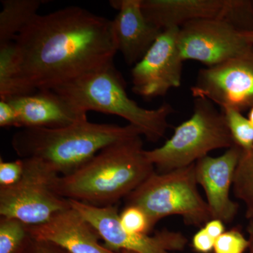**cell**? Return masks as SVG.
<instances>
[{
  "label": "cell",
  "mask_w": 253,
  "mask_h": 253,
  "mask_svg": "<svg viewBox=\"0 0 253 253\" xmlns=\"http://www.w3.org/2000/svg\"><path fill=\"white\" fill-rule=\"evenodd\" d=\"M141 1H110L118 11L114 19L111 20L118 51L122 53L128 65L140 61L163 31L146 18Z\"/></svg>",
  "instance_id": "obj_14"
},
{
  "label": "cell",
  "mask_w": 253,
  "mask_h": 253,
  "mask_svg": "<svg viewBox=\"0 0 253 253\" xmlns=\"http://www.w3.org/2000/svg\"><path fill=\"white\" fill-rule=\"evenodd\" d=\"M69 201L71 207L94 228L100 238L104 240V246L111 251L174 253L184 251L188 244L184 234L167 229L157 231L154 236L127 232L121 226L120 214L115 206L98 207L76 200Z\"/></svg>",
  "instance_id": "obj_9"
},
{
  "label": "cell",
  "mask_w": 253,
  "mask_h": 253,
  "mask_svg": "<svg viewBox=\"0 0 253 253\" xmlns=\"http://www.w3.org/2000/svg\"><path fill=\"white\" fill-rule=\"evenodd\" d=\"M23 253H69L57 245L47 241L31 239Z\"/></svg>",
  "instance_id": "obj_28"
},
{
  "label": "cell",
  "mask_w": 253,
  "mask_h": 253,
  "mask_svg": "<svg viewBox=\"0 0 253 253\" xmlns=\"http://www.w3.org/2000/svg\"><path fill=\"white\" fill-rule=\"evenodd\" d=\"M6 101L18 113L19 127L56 129L87 120L86 113L52 89H40Z\"/></svg>",
  "instance_id": "obj_15"
},
{
  "label": "cell",
  "mask_w": 253,
  "mask_h": 253,
  "mask_svg": "<svg viewBox=\"0 0 253 253\" xmlns=\"http://www.w3.org/2000/svg\"><path fill=\"white\" fill-rule=\"evenodd\" d=\"M27 229L32 239L52 243L69 253H119L99 244V234L72 207Z\"/></svg>",
  "instance_id": "obj_13"
},
{
  "label": "cell",
  "mask_w": 253,
  "mask_h": 253,
  "mask_svg": "<svg viewBox=\"0 0 253 253\" xmlns=\"http://www.w3.org/2000/svg\"><path fill=\"white\" fill-rule=\"evenodd\" d=\"M233 189L236 197L246 206V218L253 220V148L241 151L234 172Z\"/></svg>",
  "instance_id": "obj_19"
},
{
  "label": "cell",
  "mask_w": 253,
  "mask_h": 253,
  "mask_svg": "<svg viewBox=\"0 0 253 253\" xmlns=\"http://www.w3.org/2000/svg\"><path fill=\"white\" fill-rule=\"evenodd\" d=\"M0 13V44L13 42L36 15L42 0H2Z\"/></svg>",
  "instance_id": "obj_17"
},
{
  "label": "cell",
  "mask_w": 253,
  "mask_h": 253,
  "mask_svg": "<svg viewBox=\"0 0 253 253\" xmlns=\"http://www.w3.org/2000/svg\"><path fill=\"white\" fill-rule=\"evenodd\" d=\"M249 120L253 126V107L251 108V110H250Z\"/></svg>",
  "instance_id": "obj_32"
},
{
  "label": "cell",
  "mask_w": 253,
  "mask_h": 253,
  "mask_svg": "<svg viewBox=\"0 0 253 253\" xmlns=\"http://www.w3.org/2000/svg\"><path fill=\"white\" fill-rule=\"evenodd\" d=\"M0 126L19 127L18 113L12 104L8 101L0 100Z\"/></svg>",
  "instance_id": "obj_26"
},
{
  "label": "cell",
  "mask_w": 253,
  "mask_h": 253,
  "mask_svg": "<svg viewBox=\"0 0 253 253\" xmlns=\"http://www.w3.org/2000/svg\"><path fill=\"white\" fill-rule=\"evenodd\" d=\"M120 221L123 229L131 234H149L153 229L146 212L134 206H126L120 214Z\"/></svg>",
  "instance_id": "obj_23"
},
{
  "label": "cell",
  "mask_w": 253,
  "mask_h": 253,
  "mask_svg": "<svg viewBox=\"0 0 253 253\" xmlns=\"http://www.w3.org/2000/svg\"><path fill=\"white\" fill-rule=\"evenodd\" d=\"M141 135L128 124H98L88 120L64 127L23 128L13 136L18 156L41 163L59 176L72 174L105 148Z\"/></svg>",
  "instance_id": "obj_3"
},
{
  "label": "cell",
  "mask_w": 253,
  "mask_h": 253,
  "mask_svg": "<svg viewBox=\"0 0 253 253\" xmlns=\"http://www.w3.org/2000/svg\"><path fill=\"white\" fill-rule=\"evenodd\" d=\"M198 184L195 163L169 172H154L126 196V206L142 209L153 228L170 215L181 216L189 225L201 226L212 218Z\"/></svg>",
  "instance_id": "obj_6"
},
{
  "label": "cell",
  "mask_w": 253,
  "mask_h": 253,
  "mask_svg": "<svg viewBox=\"0 0 253 253\" xmlns=\"http://www.w3.org/2000/svg\"><path fill=\"white\" fill-rule=\"evenodd\" d=\"M247 232L249 234L250 242L249 253H253V220L249 221L247 227Z\"/></svg>",
  "instance_id": "obj_30"
},
{
  "label": "cell",
  "mask_w": 253,
  "mask_h": 253,
  "mask_svg": "<svg viewBox=\"0 0 253 253\" xmlns=\"http://www.w3.org/2000/svg\"><path fill=\"white\" fill-rule=\"evenodd\" d=\"M141 136L105 148L72 174L56 176L55 192L68 200L105 207L128 196L155 172Z\"/></svg>",
  "instance_id": "obj_2"
},
{
  "label": "cell",
  "mask_w": 253,
  "mask_h": 253,
  "mask_svg": "<svg viewBox=\"0 0 253 253\" xmlns=\"http://www.w3.org/2000/svg\"><path fill=\"white\" fill-rule=\"evenodd\" d=\"M242 149L234 144L219 157L207 156L195 163L196 179L202 186L212 219L224 223L234 220L239 204L230 198L234 172Z\"/></svg>",
  "instance_id": "obj_12"
},
{
  "label": "cell",
  "mask_w": 253,
  "mask_h": 253,
  "mask_svg": "<svg viewBox=\"0 0 253 253\" xmlns=\"http://www.w3.org/2000/svg\"><path fill=\"white\" fill-rule=\"evenodd\" d=\"M224 0H142L146 18L162 30L201 18H219Z\"/></svg>",
  "instance_id": "obj_16"
},
{
  "label": "cell",
  "mask_w": 253,
  "mask_h": 253,
  "mask_svg": "<svg viewBox=\"0 0 253 253\" xmlns=\"http://www.w3.org/2000/svg\"><path fill=\"white\" fill-rule=\"evenodd\" d=\"M215 240L213 239L206 232L204 227L201 228L195 234L192 239V247L196 252L199 253H210L213 251Z\"/></svg>",
  "instance_id": "obj_27"
},
{
  "label": "cell",
  "mask_w": 253,
  "mask_h": 253,
  "mask_svg": "<svg viewBox=\"0 0 253 253\" xmlns=\"http://www.w3.org/2000/svg\"><path fill=\"white\" fill-rule=\"evenodd\" d=\"M249 239L237 229L225 231L215 240L214 253H244L249 249Z\"/></svg>",
  "instance_id": "obj_24"
},
{
  "label": "cell",
  "mask_w": 253,
  "mask_h": 253,
  "mask_svg": "<svg viewBox=\"0 0 253 253\" xmlns=\"http://www.w3.org/2000/svg\"><path fill=\"white\" fill-rule=\"evenodd\" d=\"M14 42L21 77L32 92L113 63L118 52L111 20L78 6L36 15Z\"/></svg>",
  "instance_id": "obj_1"
},
{
  "label": "cell",
  "mask_w": 253,
  "mask_h": 253,
  "mask_svg": "<svg viewBox=\"0 0 253 253\" xmlns=\"http://www.w3.org/2000/svg\"><path fill=\"white\" fill-rule=\"evenodd\" d=\"M218 19L225 21L240 32L253 31L252 2L247 0H224Z\"/></svg>",
  "instance_id": "obj_21"
},
{
  "label": "cell",
  "mask_w": 253,
  "mask_h": 253,
  "mask_svg": "<svg viewBox=\"0 0 253 253\" xmlns=\"http://www.w3.org/2000/svg\"><path fill=\"white\" fill-rule=\"evenodd\" d=\"M251 2H252V6H253V1H251Z\"/></svg>",
  "instance_id": "obj_34"
},
{
  "label": "cell",
  "mask_w": 253,
  "mask_h": 253,
  "mask_svg": "<svg viewBox=\"0 0 253 253\" xmlns=\"http://www.w3.org/2000/svg\"><path fill=\"white\" fill-rule=\"evenodd\" d=\"M241 33L246 42L253 45V31L241 32Z\"/></svg>",
  "instance_id": "obj_31"
},
{
  "label": "cell",
  "mask_w": 253,
  "mask_h": 253,
  "mask_svg": "<svg viewBox=\"0 0 253 253\" xmlns=\"http://www.w3.org/2000/svg\"><path fill=\"white\" fill-rule=\"evenodd\" d=\"M204 228L206 232L214 240L225 232L224 223L217 219H211L205 224Z\"/></svg>",
  "instance_id": "obj_29"
},
{
  "label": "cell",
  "mask_w": 253,
  "mask_h": 253,
  "mask_svg": "<svg viewBox=\"0 0 253 253\" xmlns=\"http://www.w3.org/2000/svg\"><path fill=\"white\" fill-rule=\"evenodd\" d=\"M179 29L163 30L142 59L134 65L131 89L134 94L151 99L180 86L184 61L176 43Z\"/></svg>",
  "instance_id": "obj_11"
},
{
  "label": "cell",
  "mask_w": 253,
  "mask_h": 253,
  "mask_svg": "<svg viewBox=\"0 0 253 253\" xmlns=\"http://www.w3.org/2000/svg\"><path fill=\"white\" fill-rule=\"evenodd\" d=\"M194 98H204L221 110L242 112L253 107V45L235 57L200 70L191 87Z\"/></svg>",
  "instance_id": "obj_8"
},
{
  "label": "cell",
  "mask_w": 253,
  "mask_h": 253,
  "mask_svg": "<svg viewBox=\"0 0 253 253\" xmlns=\"http://www.w3.org/2000/svg\"><path fill=\"white\" fill-rule=\"evenodd\" d=\"M27 225L14 218L0 219V253H23L31 241Z\"/></svg>",
  "instance_id": "obj_20"
},
{
  "label": "cell",
  "mask_w": 253,
  "mask_h": 253,
  "mask_svg": "<svg viewBox=\"0 0 253 253\" xmlns=\"http://www.w3.org/2000/svg\"><path fill=\"white\" fill-rule=\"evenodd\" d=\"M234 144L222 111L204 98H194V113L174 128V134L161 147L144 154L160 173L188 167L208 153L229 149Z\"/></svg>",
  "instance_id": "obj_5"
},
{
  "label": "cell",
  "mask_w": 253,
  "mask_h": 253,
  "mask_svg": "<svg viewBox=\"0 0 253 253\" xmlns=\"http://www.w3.org/2000/svg\"><path fill=\"white\" fill-rule=\"evenodd\" d=\"M225 117L226 124L232 136L234 144L242 150L253 148V126L249 118L236 110H221Z\"/></svg>",
  "instance_id": "obj_22"
},
{
  "label": "cell",
  "mask_w": 253,
  "mask_h": 253,
  "mask_svg": "<svg viewBox=\"0 0 253 253\" xmlns=\"http://www.w3.org/2000/svg\"><path fill=\"white\" fill-rule=\"evenodd\" d=\"M23 158L14 161H0V188L9 187L20 181L24 172Z\"/></svg>",
  "instance_id": "obj_25"
},
{
  "label": "cell",
  "mask_w": 253,
  "mask_h": 253,
  "mask_svg": "<svg viewBox=\"0 0 253 253\" xmlns=\"http://www.w3.org/2000/svg\"><path fill=\"white\" fill-rule=\"evenodd\" d=\"M33 93L21 77L14 42L0 44V100L6 101Z\"/></svg>",
  "instance_id": "obj_18"
},
{
  "label": "cell",
  "mask_w": 253,
  "mask_h": 253,
  "mask_svg": "<svg viewBox=\"0 0 253 253\" xmlns=\"http://www.w3.org/2000/svg\"><path fill=\"white\" fill-rule=\"evenodd\" d=\"M52 90L83 112L115 115L135 126L149 141L156 142L169 128L168 118L174 109L167 103L156 109L141 107L128 96L126 84L113 63L56 86Z\"/></svg>",
  "instance_id": "obj_4"
},
{
  "label": "cell",
  "mask_w": 253,
  "mask_h": 253,
  "mask_svg": "<svg viewBox=\"0 0 253 253\" xmlns=\"http://www.w3.org/2000/svg\"><path fill=\"white\" fill-rule=\"evenodd\" d=\"M176 43L183 61L194 60L207 67L235 57L253 46L241 32L218 18L185 23L179 28Z\"/></svg>",
  "instance_id": "obj_10"
},
{
  "label": "cell",
  "mask_w": 253,
  "mask_h": 253,
  "mask_svg": "<svg viewBox=\"0 0 253 253\" xmlns=\"http://www.w3.org/2000/svg\"><path fill=\"white\" fill-rule=\"evenodd\" d=\"M119 253H136L134 252H131V251H126V250H122V251H118Z\"/></svg>",
  "instance_id": "obj_33"
},
{
  "label": "cell",
  "mask_w": 253,
  "mask_h": 253,
  "mask_svg": "<svg viewBox=\"0 0 253 253\" xmlns=\"http://www.w3.org/2000/svg\"><path fill=\"white\" fill-rule=\"evenodd\" d=\"M23 159L24 172L20 181L0 188V214L27 226L41 225L56 213L71 208V204L53 189V181L59 175L35 160Z\"/></svg>",
  "instance_id": "obj_7"
}]
</instances>
